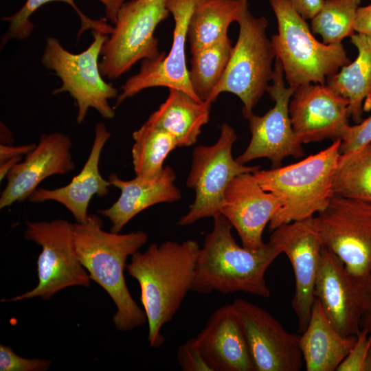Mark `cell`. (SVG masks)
Instances as JSON below:
<instances>
[{
	"label": "cell",
	"mask_w": 371,
	"mask_h": 371,
	"mask_svg": "<svg viewBox=\"0 0 371 371\" xmlns=\"http://www.w3.org/2000/svg\"><path fill=\"white\" fill-rule=\"evenodd\" d=\"M166 0H128L120 7L111 34L101 50L100 69L103 76L115 78L140 60L161 52L154 33L170 15Z\"/></svg>",
	"instance_id": "cell-8"
},
{
	"label": "cell",
	"mask_w": 371,
	"mask_h": 371,
	"mask_svg": "<svg viewBox=\"0 0 371 371\" xmlns=\"http://www.w3.org/2000/svg\"><path fill=\"white\" fill-rule=\"evenodd\" d=\"M370 347L371 336L366 330L361 328L354 346L336 371H365Z\"/></svg>",
	"instance_id": "cell-32"
},
{
	"label": "cell",
	"mask_w": 371,
	"mask_h": 371,
	"mask_svg": "<svg viewBox=\"0 0 371 371\" xmlns=\"http://www.w3.org/2000/svg\"><path fill=\"white\" fill-rule=\"evenodd\" d=\"M213 218V228L198 253L191 291L201 294L244 292L270 297L265 276L282 253L280 249L269 242L255 250L240 247L232 236L230 222L221 214Z\"/></svg>",
	"instance_id": "cell-3"
},
{
	"label": "cell",
	"mask_w": 371,
	"mask_h": 371,
	"mask_svg": "<svg viewBox=\"0 0 371 371\" xmlns=\"http://www.w3.org/2000/svg\"><path fill=\"white\" fill-rule=\"evenodd\" d=\"M111 137L103 122L95 125V137L89 157L81 171L68 184L53 190L37 188L28 198L32 203L54 201L64 205L76 222H85L88 218V207L95 195L104 196L111 186L99 170L102 149Z\"/></svg>",
	"instance_id": "cell-21"
},
{
	"label": "cell",
	"mask_w": 371,
	"mask_h": 371,
	"mask_svg": "<svg viewBox=\"0 0 371 371\" xmlns=\"http://www.w3.org/2000/svg\"><path fill=\"white\" fill-rule=\"evenodd\" d=\"M354 29L357 33L371 35V4L358 8Z\"/></svg>",
	"instance_id": "cell-37"
},
{
	"label": "cell",
	"mask_w": 371,
	"mask_h": 371,
	"mask_svg": "<svg viewBox=\"0 0 371 371\" xmlns=\"http://www.w3.org/2000/svg\"><path fill=\"white\" fill-rule=\"evenodd\" d=\"M93 41L81 53L74 54L66 50L59 41L47 38L41 62L61 80V86L53 94L68 92L78 106L76 121L82 123L89 108L95 109L104 118L115 117L114 108L109 100L117 97V90L102 78L99 57L102 47L109 35L92 30Z\"/></svg>",
	"instance_id": "cell-7"
},
{
	"label": "cell",
	"mask_w": 371,
	"mask_h": 371,
	"mask_svg": "<svg viewBox=\"0 0 371 371\" xmlns=\"http://www.w3.org/2000/svg\"><path fill=\"white\" fill-rule=\"evenodd\" d=\"M269 243L288 257L294 273L292 307L302 333L308 325L314 302V288L323 247L315 217L283 224L272 231Z\"/></svg>",
	"instance_id": "cell-16"
},
{
	"label": "cell",
	"mask_w": 371,
	"mask_h": 371,
	"mask_svg": "<svg viewBox=\"0 0 371 371\" xmlns=\"http://www.w3.org/2000/svg\"><path fill=\"white\" fill-rule=\"evenodd\" d=\"M24 238L41 247L37 259L38 282L33 289L2 302H16L34 297L49 300L67 287H88L90 278L78 260L74 247L73 223L63 219L28 222Z\"/></svg>",
	"instance_id": "cell-10"
},
{
	"label": "cell",
	"mask_w": 371,
	"mask_h": 371,
	"mask_svg": "<svg viewBox=\"0 0 371 371\" xmlns=\"http://www.w3.org/2000/svg\"><path fill=\"white\" fill-rule=\"evenodd\" d=\"M360 327L361 328L366 330L371 336V276L369 279V295L368 303L361 317Z\"/></svg>",
	"instance_id": "cell-40"
},
{
	"label": "cell",
	"mask_w": 371,
	"mask_h": 371,
	"mask_svg": "<svg viewBox=\"0 0 371 371\" xmlns=\"http://www.w3.org/2000/svg\"><path fill=\"white\" fill-rule=\"evenodd\" d=\"M36 145L34 144L12 146L9 144H1L0 146V162L8 159L27 155L32 151Z\"/></svg>",
	"instance_id": "cell-38"
},
{
	"label": "cell",
	"mask_w": 371,
	"mask_h": 371,
	"mask_svg": "<svg viewBox=\"0 0 371 371\" xmlns=\"http://www.w3.org/2000/svg\"><path fill=\"white\" fill-rule=\"evenodd\" d=\"M323 246L346 269L368 282L371 276V202L335 195L315 217Z\"/></svg>",
	"instance_id": "cell-11"
},
{
	"label": "cell",
	"mask_w": 371,
	"mask_h": 371,
	"mask_svg": "<svg viewBox=\"0 0 371 371\" xmlns=\"http://www.w3.org/2000/svg\"><path fill=\"white\" fill-rule=\"evenodd\" d=\"M22 159L21 156L8 159L0 162V179L2 181L10 172V170Z\"/></svg>",
	"instance_id": "cell-41"
},
{
	"label": "cell",
	"mask_w": 371,
	"mask_h": 371,
	"mask_svg": "<svg viewBox=\"0 0 371 371\" xmlns=\"http://www.w3.org/2000/svg\"><path fill=\"white\" fill-rule=\"evenodd\" d=\"M370 142L371 115L361 122L346 128L340 144V153L357 150Z\"/></svg>",
	"instance_id": "cell-34"
},
{
	"label": "cell",
	"mask_w": 371,
	"mask_h": 371,
	"mask_svg": "<svg viewBox=\"0 0 371 371\" xmlns=\"http://www.w3.org/2000/svg\"><path fill=\"white\" fill-rule=\"evenodd\" d=\"M212 102L196 101L186 93L169 89L166 100L147 122L170 134L178 147H188L197 141L201 128L209 122Z\"/></svg>",
	"instance_id": "cell-24"
},
{
	"label": "cell",
	"mask_w": 371,
	"mask_h": 371,
	"mask_svg": "<svg viewBox=\"0 0 371 371\" xmlns=\"http://www.w3.org/2000/svg\"><path fill=\"white\" fill-rule=\"evenodd\" d=\"M126 1L128 0H101V3L105 8L106 19L111 22H115L120 7Z\"/></svg>",
	"instance_id": "cell-39"
},
{
	"label": "cell",
	"mask_w": 371,
	"mask_h": 371,
	"mask_svg": "<svg viewBox=\"0 0 371 371\" xmlns=\"http://www.w3.org/2000/svg\"><path fill=\"white\" fill-rule=\"evenodd\" d=\"M305 19H311L320 10L324 0H288Z\"/></svg>",
	"instance_id": "cell-36"
},
{
	"label": "cell",
	"mask_w": 371,
	"mask_h": 371,
	"mask_svg": "<svg viewBox=\"0 0 371 371\" xmlns=\"http://www.w3.org/2000/svg\"><path fill=\"white\" fill-rule=\"evenodd\" d=\"M294 90V87L286 86L282 66L276 58L271 84L267 90L274 105L262 116L252 113L245 117L251 136L245 150L236 159L238 163L245 164L267 158L273 168H278L286 157L304 155L303 144L294 132L289 116V102Z\"/></svg>",
	"instance_id": "cell-12"
},
{
	"label": "cell",
	"mask_w": 371,
	"mask_h": 371,
	"mask_svg": "<svg viewBox=\"0 0 371 371\" xmlns=\"http://www.w3.org/2000/svg\"><path fill=\"white\" fill-rule=\"evenodd\" d=\"M56 1L69 4L78 15L80 20L78 37L88 29L99 31L106 35L112 32L113 26L109 25L105 19L94 20L89 18L78 8L74 0H26L16 13L2 19L3 21L9 22L10 25L7 32L2 36L1 46H3L11 39L21 40L29 37L34 28V25L30 21L31 16L42 5Z\"/></svg>",
	"instance_id": "cell-31"
},
{
	"label": "cell",
	"mask_w": 371,
	"mask_h": 371,
	"mask_svg": "<svg viewBox=\"0 0 371 371\" xmlns=\"http://www.w3.org/2000/svg\"><path fill=\"white\" fill-rule=\"evenodd\" d=\"M247 0H200L191 16L188 41L191 54L228 36L232 23L237 21Z\"/></svg>",
	"instance_id": "cell-26"
},
{
	"label": "cell",
	"mask_w": 371,
	"mask_h": 371,
	"mask_svg": "<svg viewBox=\"0 0 371 371\" xmlns=\"http://www.w3.org/2000/svg\"><path fill=\"white\" fill-rule=\"evenodd\" d=\"M369 295V282L352 275L341 260L323 246L314 296L328 320L342 335H357Z\"/></svg>",
	"instance_id": "cell-15"
},
{
	"label": "cell",
	"mask_w": 371,
	"mask_h": 371,
	"mask_svg": "<svg viewBox=\"0 0 371 371\" xmlns=\"http://www.w3.org/2000/svg\"><path fill=\"white\" fill-rule=\"evenodd\" d=\"M199 249L194 240H166L131 256L126 269L139 283L148 326V341L153 348L163 345L162 327L172 319L191 291Z\"/></svg>",
	"instance_id": "cell-1"
},
{
	"label": "cell",
	"mask_w": 371,
	"mask_h": 371,
	"mask_svg": "<svg viewBox=\"0 0 371 371\" xmlns=\"http://www.w3.org/2000/svg\"><path fill=\"white\" fill-rule=\"evenodd\" d=\"M51 361L41 359H26L18 356L8 346H0L1 371H45Z\"/></svg>",
	"instance_id": "cell-33"
},
{
	"label": "cell",
	"mask_w": 371,
	"mask_h": 371,
	"mask_svg": "<svg viewBox=\"0 0 371 371\" xmlns=\"http://www.w3.org/2000/svg\"><path fill=\"white\" fill-rule=\"evenodd\" d=\"M176 175L169 166L164 167L157 175L150 178L136 177L123 180L111 173L108 180L120 190L118 199L109 207L98 210L111 223V231L120 233L137 214L160 203H173L181 199L180 190L175 185Z\"/></svg>",
	"instance_id": "cell-22"
},
{
	"label": "cell",
	"mask_w": 371,
	"mask_h": 371,
	"mask_svg": "<svg viewBox=\"0 0 371 371\" xmlns=\"http://www.w3.org/2000/svg\"><path fill=\"white\" fill-rule=\"evenodd\" d=\"M256 371H299L304 362L300 335L286 331L269 312L249 301L232 303Z\"/></svg>",
	"instance_id": "cell-14"
},
{
	"label": "cell",
	"mask_w": 371,
	"mask_h": 371,
	"mask_svg": "<svg viewBox=\"0 0 371 371\" xmlns=\"http://www.w3.org/2000/svg\"><path fill=\"white\" fill-rule=\"evenodd\" d=\"M350 43L357 49L356 59L329 77L326 85L348 99L349 117L358 124L371 110V35L355 33Z\"/></svg>",
	"instance_id": "cell-25"
},
{
	"label": "cell",
	"mask_w": 371,
	"mask_h": 371,
	"mask_svg": "<svg viewBox=\"0 0 371 371\" xmlns=\"http://www.w3.org/2000/svg\"><path fill=\"white\" fill-rule=\"evenodd\" d=\"M269 2L278 22V33L271 41L289 86L326 85L329 77L350 63L341 43L318 41L288 0Z\"/></svg>",
	"instance_id": "cell-5"
},
{
	"label": "cell",
	"mask_w": 371,
	"mask_h": 371,
	"mask_svg": "<svg viewBox=\"0 0 371 371\" xmlns=\"http://www.w3.org/2000/svg\"><path fill=\"white\" fill-rule=\"evenodd\" d=\"M357 335L344 336L331 324L315 298L308 325L300 339L307 371H336L356 341Z\"/></svg>",
	"instance_id": "cell-23"
},
{
	"label": "cell",
	"mask_w": 371,
	"mask_h": 371,
	"mask_svg": "<svg viewBox=\"0 0 371 371\" xmlns=\"http://www.w3.org/2000/svg\"><path fill=\"white\" fill-rule=\"evenodd\" d=\"M177 359L183 371H211L194 338L188 339L179 346Z\"/></svg>",
	"instance_id": "cell-35"
},
{
	"label": "cell",
	"mask_w": 371,
	"mask_h": 371,
	"mask_svg": "<svg viewBox=\"0 0 371 371\" xmlns=\"http://www.w3.org/2000/svg\"><path fill=\"white\" fill-rule=\"evenodd\" d=\"M236 139L234 129L225 123L214 144L194 149L186 185L194 190L195 196L188 212L179 220V225L187 226L221 214L224 194L232 180L241 173L260 169V166H246L233 158L232 150Z\"/></svg>",
	"instance_id": "cell-9"
},
{
	"label": "cell",
	"mask_w": 371,
	"mask_h": 371,
	"mask_svg": "<svg viewBox=\"0 0 371 371\" xmlns=\"http://www.w3.org/2000/svg\"><path fill=\"white\" fill-rule=\"evenodd\" d=\"M334 194L371 202V142L341 153L333 179Z\"/></svg>",
	"instance_id": "cell-28"
},
{
	"label": "cell",
	"mask_w": 371,
	"mask_h": 371,
	"mask_svg": "<svg viewBox=\"0 0 371 371\" xmlns=\"http://www.w3.org/2000/svg\"><path fill=\"white\" fill-rule=\"evenodd\" d=\"M361 0H324L311 19V30L325 44L341 43L355 34V21Z\"/></svg>",
	"instance_id": "cell-30"
},
{
	"label": "cell",
	"mask_w": 371,
	"mask_h": 371,
	"mask_svg": "<svg viewBox=\"0 0 371 371\" xmlns=\"http://www.w3.org/2000/svg\"><path fill=\"white\" fill-rule=\"evenodd\" d=\"M365 371H371V347L370 349L368 360L366 362Z\"/></svg>",
	"instance_id": "cell-42"
},
{
	"label": "cell",
	"mask_w": 371,
	"mask_h": 371,
	"mask_svg": "<svg viewBox=\"0 0 371 371\" xmlns=\"http://www.w3.org/2000/svg\"><path fill=\"white\" fill-rule=\"evenodd\" d=\"M194 339L211 371H256L232 304L214 311Z\"/></svg>",
	"instance_id": "cell-20"
},
{
	"label": "cell",
	"mask_w": 371,
	"mask_h": 371,
	"mask_svg": "<svg viewBox=\"0 0 371 371\" xmlns=\"http://www.w3.org/2000/svg\"><path fill=\"white\" fill-rule=\"evenodd\" d=\"M133 165L136 177L150 178L157 175L164 163L175 148V137L165 130L148 122L133 133Z\"/></svg>",
	"instance_id": "cell-27"
},
{
	"label": "cell",
	"mask_w": 371,
	"mask_h": 371,
	"mask_svg": "<svg viewBox=\"0 0 371 371\" xmlns=\"http://www.w3.org/2000/svg\"><path fill=\"white\" fill-rule=\"evenodd\" d=\"M341 142L335 140L326 149L298 162L254 172L262 189L281 201V207L269 223L270 231L312 217L327 206L334 196L333 179Z\"/></svg>",
	"instance_id": "cell-4"
},
{
	"label": "cell",
	"mask_w": 371,
	"mask_h": 371,
	"mask_svg": "<svg viewBox=\"0 0 371 371\" xmlns=\"http://www.w3.org/2000/svg\"><path fill=\"white\" fill-rule=\"evenodd\" d=\"M232 45L227 36L193 54L189 78L192 87L202 101H208L227 67Z\"/></svg>",
	"instance_id": "cell-29"
},
{
	"label": "cell",
	"mask_w": 371,
	"mask_h": 371,
	"mask_svg": "<svg viewBox=\"0 0 371 371\" xmlns=\"http://www.w3.org/2000/svg\"><path fill=\"white\" fill-rule=\"evenodd\" d=\"M100 217L89 214L82 223H73L77 257L91 280L109 294L117 311L114 325L121 331L133 330L147 322L146 316L133 299L126 284L127 258L142 247L148 235L142 231L128 234L106 232Z\"/></svg>",
	"instance_id": "cell-2"
},
{
	"label": "cell",
	"mask_w": 371,
	"mask_h": 371,
	"mask_svg": "<svg viewBox=\"0 0 371 371\" xmlns=\"http://www.w3.org/2000/svg\"><path fill=\"white\" fill-rule=\"evenodd\" d=\"M281 206L280 199L263 190L254 172H243L229 183L221 214L236 229L243 246L255 250L265 245L264 229Z\"/></svg>",
	"instance_id": "cell-18"
},
{
	"label": "cell",
	"mask_w": 371,
	"mask_h": 371,
	"mask_svg": "<svg viewBox=\"0 0 371 371\" xmlns=\"http://www.w3.org/2000/svg\"><path fill=\"white\" fill-rule=\"evenodd\" d=\"M200 0H166V7L174 19L173 36L168 54L161 52L153 59L144 60L138 73L127 79L121 87L114 106L140 91L157 87L175 89L202 101L194 93L189 78L186 57L188 29L192 12Z\"/></svg>",
	"instance_id": "cell-13"
},
{
	"label": "cell",
	"mask_w": 371,
	"mask_h": 371,
	"mask_svg": "<svg viewBox=\"0 0 371 371\" xmlns=\"http://www.w3.org/2000/svg\"><path fill=\"white\" fill-rule=\"evenodd\" d=\"M246 1L237 23L239 33L225 72L208 102H213L223 92L238 96L243 104L245 117L267 91L272 80L276 54L271 40L267 36L268 21L264 16L255 17Z\"/></svg>",
	"instance_id": "cell-6"
},
{
	"label": "cell",
	"mask_w": 371,
	"mask_h": 371,
	"mask_svg": "<svg viewBox=\"0 0 371 371\" xmlns=\"http://www.w3.org/2000/svg\"><path fill=\"white\" fill-rule=\"evenodd\" d=\"M348 99L327 85L306 84L295 88L289 111L292 126L302 144L342 139L348 124Z\"/></svg>",
	"instance_id": "cell-17"
},
{
	"label": "cell",
	"mask_w": 371,
	"mask_h": 371,
	"mask_svg": "<svg viewBox=\"0 0 371 371\" xmlns=\"http://www.w3.org/2000/svg\"><path fill=\"white\" fill-rule=\"evenodd\" d=\"M71 146V140L65 134L42 135L25 160L16 164L7 175V183L0 197V208L28 199L46 178L72 171L75 164Z\"/></svg>",
	"instance_id": "cell-19"
}]
</instances>
